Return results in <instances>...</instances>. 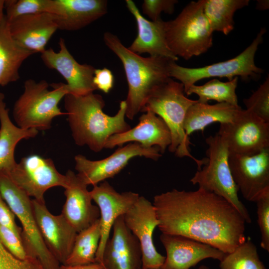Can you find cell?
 <instances>
[{
	"mask_svg": "<svg viewBox=\"0 0 269 269\" xmlns=\"http://www.w3.org/2000/svg\"><path fill=\"white\" fill-rule=\"evenodd\" d=\"M162 233L184 236L230 253L247 239L244 218L222 197L199 187L156 195L152 203Z\"/></svg>",
	"mask_w": 269,
	"mask_h": 269,
	"instance_id": "1",
	"label": "cell"
},
{
	"mask_svg": "<svg viewBox=\"0 0 269 269\" xmlns=\"http://www.w3.org/2000/svg\"><path fill=\"white\" fill-rule=\"evenodd\" d=\"M64 102L72 137L79 146L86 145L91 150L99 152L110 136L131 128L125 121V100L121 102L113 116L103 112L105 101L101 95L94 92L83 96L67 94Z\"/></svg>",
	"mask_w": 269,
	"mask_h": 269,
	"instance_id": "2",
	"label": "cell"
},
{
	"mask_svg": "<svg viewBox=\"0 0 269 269\" xmlns=\"http://www.w3.org/2000/svg\"><path fill=\"white\" fill-rule=\"evenodd\" d=\"M106 45L122 62L128 85L126 117L133 120L148 97L170 78V59L158 56L143 57L130 50L118 37L109 32L104 34Z\"/></svg>",
	"mask_w": 269,
	"mask_h": 269,
	"instance_id": "3",
	"label": "cell"
},
{
	"mask_svg": "<svg viewBox=\"0 0 269 269\" xmlns=\"http://www.w3.org/2000/svg\"><path fill=\"white\" fill-rule=\"evenodd\" d=\"M197 102L188 98L183 84L170 78L157 87L148 97L141 112L149 111L160 117L168 127L171 141L168 150L179 158L193 159L200 170L207 158L198 159L190 152L191 144L184 129V122L188 109Z\"/></svg>",
	"mask_w": 269,
	"mask_h": 269,
	"instance_id": "4",
	"label": "cell"
},
{
	"mask_svg": "<svg viewBox=\"0 0 269 269\" xmlns=\"http://www.w3.org/2000/svg\"><path fill=\"white\" fill-rule=\"evenodd\" d=\"M52 90L45 80L24 82V91L15 102L13 116L18 127L39 131L49 130L53 119L66 115L58 107L60 101L69 94L66 84L52 83Z\"/></svg>",
	"mask_w": 269,
	"mask_h": 269,
	"instance_id": "5",
	"label": "cell"
},
{
	"mask_svg": "<svg viewBox=\"0 0 269 269\" xmlns=\"http://www.w3.org/2000/svg\"><path fill=\"white\" fill-rule=\"evenodd\" d=\"M204 2L192 1L174 19L166 21V42L177 57L188 60L205 53L213 45V31L204 12Z\"/></svg>",
	"mask_w": 269,
	"mask_h": 269,
	"instance_id": "6",
	"label": "cell"
},
{
	"mask_svg": "<svg viewBox=\"0 0 269 269\" xmlns=\"http://www.w3.org/2000/svg\"><path fill=\"white\" fill-rule=\"evenodd\" d=\"M207 161L190 179L193 185L214 193L232 204L241 214L246 223H251L250 214L239 199V191L230 170L229 152L225 141L217 133L205 139Z\"/></svg>",
	"mask_w": 269,
	"mask_h": 269,
	"instance_id": "7",
	"label": "cell"
},
{
	"mask_svg": "<svg viewBox=\"0 0 269 269\" xmlns=\"http://www.w3.org/2000/svg\"><path fill=\"white\" fill-rule=\"evenodd\" d=\"M0 194L20 222L21 238L27 256L36 258L45 269H59L60 263L50 252L40 233L32 200L4 170H0Z\"/></svg>",
	"mask_w": 269,
	"mask_h": 269,
	"instance_id": "8",
	"label": "cell"
},
{
	"mask_svg": "<svg viewBox=\"0 0 269 269\" xmlns=\"http://www.w3.org/2000/svg\"><path fill=\"white\" fill-rule=\"evenodd\" d=\"M266 32V29L262 28L252 43L242 53L225 61L199 68L184 67L177 64L176 61H172L170 77L183 84L185 92L198 81L211 77H225L230 81L240 76L245 81L256 80L260 78L263 70L256 65L255 56Z\"/></svg>",
	"mask_w": 269,
	"mask_h": 269,
	"instance_id": "9",
	"label": "cell"
},
{
	"mask_svg": "<svg viewBox=\"0 0 269 269\" xmlns=\"http://www.w3.org/2000/svg\"><path fill=\"white\" fill-rule=\"evenodd\" d=\"M5 171L28 196L41 203H45L44 195L49 189L57 186L65 188L68 184L67 175L59 172L51 158L37 154L22 158Z\"/></svg>",
	"mask_w": 269,
	"mask_h": 269,
	"instance_id": "10",
	"label": "cell"
},
{
	"mask_svg": "<svg viewBox=\"0 0 269 269\" xmlns=\"http://www.w3.org/2000/svg\"><path fill=\"white\" fill-rule=\"evenodd\" d=\"M217 134L229 154L251 155L269 148V123L246 109H241L233 122L220 124Z\"/></svg>",
	"mask_w": 269,
	"mask_h": 269,
	"instance_id": "11",
	"label": "cell"
},
{
	"mask_svg": "<svg viewBox=\"0 0 269 269\" xmlns=\"http://www.w3.org/2000/svg\"><path fill=\"white\" fill-rule=\"evenodd\" d=\"M136 156L157 160L161 153L158 147H146L137 142H130L101 160H91L78 154L74 158L76 174L86 185L94 186L114 177Z\"/></svg>",
	"mask_w": 269,
	"mask_h": 269,
	"instance_id": "12",
	"label": "cell"
},
{
	"mask_svg": "<svg viewBox=\"0 0 269 269\" xmlns=\"http://www.w3.org/2000/svg\"><path fill=\"white\" fill-rule=\"evenodd\" d=\"M125 223L138 240L141 252V268L159 269L165 257L159 253L153 244L152 235L159 221L154 207L143 196H140L124 215Z\"/></svg>",
	"mask_w": 269,
	"mask_h": 269,
	"instance_id": "13",
	"label": "cell"
},
{
	"mask_svg": "<svg viewBox=\"0 0 269 269\" xmlns=\"http://www.w3.org/2000/svg\"><path fill=\"white\" fill-rule=\"evenodd\" d=\"M233 180L247 201L256 202L269 188V148L251 155L229 154Z\"/></svg>",
	"mask_w": 269,
	"mask_h": 269,
	"instance_id": "14",
	"label": "cell"
},
{
	"mask_svg": "<svg viewBox=\"0 0 269 269\" xmlns=\"http://www.w3.org/2000/svg\"><path fill=\"white\" fill-rule=\"evenodd\" d=\"M90 191L100 211L101 239L96 262L102 263L104 248L115 221L125 214L139 195L132 191L119 193L106 181L94 186Z\"/></svg>",
	"mask_w": 269,
	"mask_h": 269,
	"instance_id": "15",
	"label": "cell"
},
{
	"mask_svg": "<svg viewBox=\"0 0 269 269\" xmlns=\"http://www.w3.org/2000/svg\"><path fill=\"white\" fill-rule=\"evenodd\" d=\"M58 52L49 48L41 53L43 63L64 78L68 94L83 96L94 92L97 90L93 81L95 68L91 65L79 63L69 51L63 38H60Z\"/></svg>",
	"mask_w": 269,
	"mask_h": 269,
	"instance_id": "16",
	"label": "cell"
},
{
	"mask_svg": "<svg viewBox=\"0 0 269 269\" xmlns=\"http://www.w3.org/2000/svg\"><path fill=\"white\" fill-rule=\"evenodd\" d=\"M33 214L42 239L53 257L63 264L72 249L77 232L61 214L54 215L45 203L31 200Z\"/></svg>",
	"mask_w": 269,
	"mask_h": 269,
	"instance_id": "17",
	"label": "cell"
},
{
	"mask_svg": "<svg viewBox=\"0 0 269 269\" xmlns=\"http://www.w3.org/2000/svg\"><path fill=\"white\" fill-rule=\"evenodd\" d=\"M160 240L166 253L160 269H190L206 259L221 261L226 255L209 245L182 236L161 233Z\"/></svg>",
	"mask_w": 269,
	"mask_h": 269,
	"instance_id": "18",
	"label": "cell"
},
{
	"mask_svg": "<svg viewBox=\"0 0 269 269\" xmlns=\"http://www.w3.org/2000/svg\"><path fill=\"white\" fill-rule=\"evenodd\" d=\"M113 235L107 241L103 262L106 269H139L141 252L137 238L126 225L124 215L115 221Z\"/></svg>",
	"mask_w": 269,
	"mask_h": 269,
	"instance_id": "19",
	"label": "cell"
},
{
	"mask_svg": "<svg viewBox=\"0 0 269 269\" xmlns=\"http://www.w3.org/2000/svg\"><path fill=\"white\" fill-rule=\"evenodd\" d=\"M66 175L68 184L64 188L66 200L61 214L78 233L100 218V211L98 207L92 203L88 186L72 170H68Z\"/></svg>",
	"mask_w": 269,
	"mask_h": 269,
	"instance_id": "20",
	"label": "cell"
},
{
	"mask_svg": "<svg viewBox=\"0 0 269 269\" xmlns=\"http://www.w3.org/2000/svg\"><path fill=\"white\" fill-rule=\"evenodd\" d=\"M144 113L134 128L110 136L105 148H113L126 143L137 142L146 147H158L161 153H164L171 143L169 129L164 121L153 112L147 111Z\"/></svg>",
	"mask_w": 269,
	"mask_h": 269,
	"instance_id": "21",
	"label": "cell"
},
{
	"mask_svg": "<svg viewBox=\"0 0 269 269\" xmlns=\"http://www.w3.org/2000/svg\"><path fill=\"white\" fill-rule=\"evenodd\" d=\"M7 22L13 40L34 54L46 49L45 46L58 29L53 15L48 13L22 15Z\"/></svg>",
	"mask_w": 269,
	"mask_h": 269,
	"instance_id": "22",
	"label": "cell"
},
{
	"mask_svg": "<svg viewBox=\"0 0 269 269\" xmlns=\"http://www.w3.org/2000/svg\"><path fill=\"white\" fill-rule=\"evenodd\" d=\"M126 3L136 20L137 28V36L128 49L139 55L146 53L151 56L162 57L177 61L178 57L173 54L166 42V21L161 19L156 21L149 20L142 15L133 0H127Z\"/></svg>",
	"mask_w": 269,
	"mask_h": 269,
	"instance_id": "23",
	"label": "cell"
},
{
	"mask_svg": "<svg viewBox=\"0 0 269 269\" xmlns=\"http://www.w3.org/2000/svg\"><path fill=\"white\" fill-rule=\"evenodd\" d=\"M106 0H52L51 12L58 29L79 30L106 14Z\"/></svg>",
	"mask_w": 269,
	"mask_h": 269,
	"instance_id": "24",
	"label": "cell"
},
{
	"mask_svg": "<svg viewBox=\"0 0 269 269\" xmlns=\"http://www.w3.org/2000/svg\"><path fill=\"white\" fill-rule=\"evenodd\" d=\"M242 108L227 103L214 105L198 102L188 110L184 122V129L188 136L194 132H203L205 128L214 123H230Z\"/></svg>",
	"mask_w": 269,
	"mask_h": 269,
	"instance_id": "25",
	"label": "cell"
},
{
	"mask_svg": "<svg viewBox=\"0 0 269 269\" xmlns=\"http://www.w3.org/2000/svg\"><path fill=\"white\" fill-rule=\"evenodd\" d=\"M33 54L13 40L5 16L0 23V86H5L18 80L21 65Z\"/></svg>",
	"mask_w": 269,
	"mask_h": 269,
	"instance_id": "26",
	"label": "cell"
},
{
	"mask_svg": "<svg viewBox=\"0 0 269 269\" xmlns=\"http://www.w3.org/2000/svg\"><path fill=\"white\" fill-rule=\"evenodd\" d=\"M4 98L0 93V170L8 171L16 163L14 151L17 144L22 139L35 137L38 131L15 126L9 117Z\"/></svg>",
	"mask_w": 269,
	"mask_h": 269,
	"instance_id": "27",
	"label": "cell"
},
{
	"mask_svg": "<svg viewBox=\"0 0 269 269\" xmlns=\"http://www.w3.org/2000/svg\"><path fill=\"white\" fill-rule=\"evenodd\" d=\"M249 0H205L203 10L213 31L228 35L234 28L233 16Z\"/></svg>",
	"mask_w": 269,
	"mask_h": 269,
	"instance_id": "28",
	"label": "cell"
},
{
	"mask_svg": "<svg viewBox=\"0 0 269 269\" xmlns=\"http://www.w3.org/2000/svg\"><path fill=\"white\" fill-rule=\"evenodd\" d=\"M100 239L99 219L89 227L77 233L71 252L63 264L73 266L96 263Z\"/></svg>",
	"mask_w": 269,
	"mask_h": 269,
	"instance_id": "29",
	"label": "cell"
},
{
	"mask_svg": "<svg viewBox=\"0 0 269 269\" xmlns=\"http://www.w3.org/2000/svg\"><path fill=\"white\" fill-rule=\"evenodd\" d=\"M238 81V77L226 82L215 78L202 85H192L185 94L187 96L197 95L199 98L198 102L201 103H208L210 100H214L217 103H227L239 106L236 93Z\"/></svg>",
	"mask_w": 269,
	"mask_h": 269,
	"instance_id": "30",
	"label": "cell"
},
{
	"mask_svg": "<svg viewBox=\"0 0 269 269\" xmlns=\"http://www.w3.org/2000/svg\"><path fill=\"white\" fill-rule=\"evenodd\" d=\"M221 269H266L255 245L249 238L220 261Z\"/></svg>",
	"mask_w": 269,
	"mask_h": 269,
	"instance_id": "31",
	"label": "cell"
},
{
	"mask_svg": "<svg viewBox=\"0 0 269 269\" xmlns=\"http://www.w3.org/2000/svg\"><path fill=\"white\" fill-rule=\"evenodd\" d=\"M5 16L7 22L25 15L51 13L52 0H6Z\"/></svg>",
	"mask_w": 269,
	"mask_h": 269,
	"instance_id": "32",
	"label": "cell"
},
{
	"mask_svg": "<svg viewBox=\"0 0 269 269\" xmlns=\"http://www.w3.org/2000/svg\"><path fill=\"white\" fill-rule=\"evenodd\" d=\"M246 110L264 121L269 123V77L260 86L252 95L243 100Z\"/></svg>",
	"mask_w": 269,
	"mask_h": 269,
	"instance_id": "33",
	"label": "cell"
},
{
	"mask_svg": "<svg viewBox=\"0 0 269 269\" xmlns=\"http://www.w3.org/2000/svg\"><path fill=\"white\" fill-rule=\"evenodd\" d=\"M257 205L258 223L261 234V247L269 252V188L258 197Z\"/></svg>",
	"mask_w": 269,
	"mask_h": 269,
	"instance_id": "34",
	"label": "cell"
},
{
	"mask_svg": "<svg viewBox=\"0 0 269 269\" xmlns=\"http://www.w3.org/2000/svg\"><path fill=\"white\" fill-rule=\"evenodd\" d=\"M0 269H45L35 258L20 260L12 255L0 242Z\"/></svg>",
	"mask_w": 269,
	"mask_h": 269,
	"instance_id": "35",
	"label": "cell"
},
{
	"mask_svg": "<svg viewBox=\"0 0 269 269\" xmlns=\"http://www.w3.org/2000/svg\"><path fill=\"white\" fill-rule=\"evenodd\" d=\"M0 242L16 258L24 260L28 257L21 237L9 228L0 224Z\"/></svg>",
	"mask_w": 269,
	"mask_h": 269,
	"instance_id": "36",
	"label": "cell"
},
{
	"mask_svg": "<svg viewBox=\"0 0 269 269\" xmlns=\"http://www.w3.org/2000/svg\"><path fill=\"white\" fill-rule=\"evenodd\" d=\"M177 2L176 0H144L141 8L143 13L152 21H156L160 19L162 12L172 14Z\"/></svg>",
	"mask_w": 269,
	"mask_h": 269,
	"instance_id": "37",
	"label": "cell"
},
{
	"mask_svg": "<svg viewBox=\"0 0 269 269\" xmlns=\"http://www.w3.org/2000/svg\"><path fill=\"white\" fill-rule=\"evenodd\" d=\"M93 81L97 90L108 93L113 87L114 77L112 71L107 68L95 69Z\"/></svg>",
	"mask_w": 269,
	"mask_h": 269,
	"instance_id": "38",
	"label": "cell"
},
{
	"mask_svg": "<svg viewBox=\"0 0 269 269\" xmlns=\"http://www.w3.org/2000/svg\"><path fill=\"white\" fill-rule=\"evenodd\" d=\"M15 216L0 194V224L9 228L21 237V228L17 225Z\"/></svg>",
	"mask_w": 269,
	"mask_h": 269,
	"instance_id": "39",
	"label": "cell"
},
{
	"mask_svg": "<svg viewBox=\"0 0 269 269\" xmlns=\"http://www.w3.org/2000/svg\"><path fill=\"white\" fill-rule=\"evenodd\" d=\"M59 269H106L103 263H94L86 265H66L61 264Z\"/></svg>",
	"mask_w": 269,
	"mask_h": 269,
	"instance_id": "40",
	"label": "cell"
},
{
	"mask_svg": "<svg viewBox=\"0 0 269 269\" xmlns=\"http://www.w3.org/2000/svg\"><path fill=\"white\" fill-rule=\"evenodd\" d=\"M269 1L267 0H258L256 8L259 10H264L269 9Z\"/></svg>",
	"mask_w": 269,
	"mask_h": 269,
	"instance_id": "41",
	"label": "cell"
},
{
	"mask_svg": "<svg viewBox=\"0 0 269 269\" xmlns=\"http://www.w3.org/2000/svg\"><path fill=\"white\" fill-rule=\"evenodd\" d=\"M4 0H0V23L3 21L5 17V14L3 13V9L4 8Z\"/></svg>",
	"mask_w": 269,
	"mask_h": 269,
	"instance_id": "42",
	"label": "cell"
},
{
	"mask_svg": "<svg viewBox=\"0 0 269 269\" xmlns=\"http://www.w3.org/2000/svg\"><path fill=\"white\" fill-rule=\"evenodd\" d=\"M197 269H209V268L206 266L202 265Z\"/></svg>",
	"mask_w": 269,
	"mask_h": 269,
	"instance_id": "43",
	"label": "cell"
},
{
	"mask_svg": "<svg viewBox=\"0 0 269 269\" xmlns=\"http://www.w3.org/2000/svg\"><path fill=\"white\" fill-rule=\"evenodd\" d=\"M139 269H160L159 268V269H144L141 267Z\"/></svg>",
	"mask_w": 269,
	"mask_h": 269,
	"instance_id": "44",
	"label": "cell"
}]
</instances>
